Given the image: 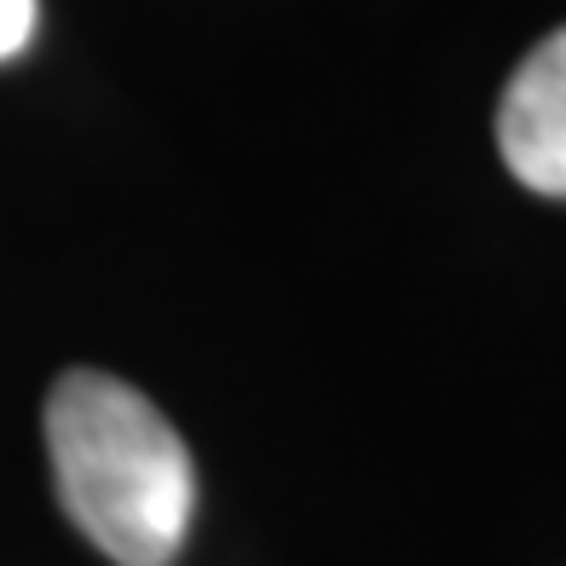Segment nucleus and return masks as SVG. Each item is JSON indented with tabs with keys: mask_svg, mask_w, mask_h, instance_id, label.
<instances>
[{
	"mask_svg": "<svg viewBox=\"0 0 566 566\" xmlns=\"http://www.w3.org/2000/svg\"><path fill=\"white\" fill-rule=\"evenodd\" d=\"M35 35V0H0V64L18 59Z\"/></svg>",
	"mask_w": 566,
	"mask_h": 566,
	"instance_id": "nucleus-3",
	"label": "nucleus"
},
{
	"mask_svg": "<svg viewBox=\"0 0 566 566\" xmlns=\"http://www.w3.org/2000/svg\"><path fill=\"white\" fill-rule=\"evenodd\" d=\"M497 150L521 186L566 197V30L544 35L509 75L497 105Z\"/></svg>",
	"mask_w": 566,
	"mask_h": 566,
	"instance_id": "nucleus-2",
	"label": "nucleus"
},
{
	"mask_svg": "<svg viewBox=\"0 0 566 566\" xmlns=\"http://www.w3.org/2000/svg\"><path fill=\"white\" fill-rule=\"evenodd\" d=\"M46 457L59 503L116 566H174L186 549L197 469L174 422L105 370H64L46 394Z\"/></svg>",
	"mask_w": 566,
	"mask_h": 566,
	"instance_id": "nucleus-1",
	"label": "nucleus"
}]
</instances>
